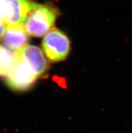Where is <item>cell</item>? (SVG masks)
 Listing matches in <instances>:
<instances>
[{"label":"cell","mask_w":132,"mask_h":133,"mask_svg":"<svg viewBox=\"0 0 132 133\" xmlns=\"http://www.w3.org/2000/svg\"><path fill=\"white\" fill-rule=\"evenodd\" d=\"M58 9L52 4H37L27 17L24 26L30 36L42 37L54 26Z\"/></svg>","instance_id":"obj_1"},{"label":"cell","mask_w":132,"mask_h":133,"mask_svg":"<svg viewBox=\"0 0 132 133\" xmlns=\"http://www.w3.org/2000/svg\"><path fill=\"white\" fill-rule=\"evenodd\" d=\"M42 47L48 60L59 62L65 60L70 52V41L64 32L53 28L45 35Z\"/></svg>","instance_id":"obj_2"},{"label":"cell","mask_w":132,"mask_h":133,"mask_svg":"<svg viewBox=\"0 0 132 133\" xmlns=\"http://www.w3.org/2000/svg\"><path fill=\"white\" fill-rule=\"evenodd\" d=\"M36 5L30 0H0V18L6 26L24 25Z\"/></svg>","instance_id":"obj_3"},{"label":"cell","mask_w":132,"mask_h":133,"mask_svg":"<svg viewBox=\"0 0 132 133\" xmlns=\"http://www.w3.org/2000/svg\"><path fill=\"white\" fill-rule=\"evenodd\" d=\"M37 78L31 66L18 54L14 66L5 76L8 86L13 91H26L30 89Z\"/></svg>","instance_id":"obj_4"},{"label":"cell","mask_w":132,"mask_h":133,"mask_svg":"<svg viewBox=\"0 0 132 133\" xmlns=\"http://www.w3.org/2000/svg\"><path fill=\"white\" fill-rule=\"evenodd\" d=\"M16 54L31 66L37 78L43 77L48 69V63L39 47L27 45Z\"/></svg>","instance_id":"obj_5"},{"label":"cell","mask_w":132,"mask_h":133,"mask_svg":"<svg viewBox=\"0 0 132 133\" xmlns=\"http://www.w3.org/2000/svg\"><path fill=\"white\" fill-rule=\"evenodd\" d=\"M2 40L8 49L16 53L28 45L29 38L24 25L7 26Z\"/></svg>","instance_id":"obj_6"},{"label":"cell","mask_w":132,"mask_h":133,"mask_svg":"<svg viewBox=\"0 0 132 133\" xmlns=\"http://www.w3.org/2000/svg\"><path fill=\"white\" fill-rule=\"evenodd\" d=\"M16 59V53L0 45V76L5 77L10 73Z\"/></svg>","instance_id":"obj_7"},{"label":"cell","mask_w":132,"mask_h":133,"mask_svg":"<svg viewBox=\"0 0 132 133\" xmlns=\"http://www.w3.org/2000/svg\"><path fill=\"white\" fill-rule=\"evenodd\" d=\"M6 24L3 22V20L0 18V41L3 39V35L5 33V29H6Z\"/></svg>","instance_id":"obj_8"}]
</instances>
